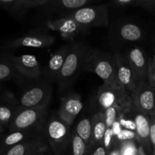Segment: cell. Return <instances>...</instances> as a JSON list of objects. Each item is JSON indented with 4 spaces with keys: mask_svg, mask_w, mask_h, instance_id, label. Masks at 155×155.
<instances>
[{
    "mask_svg": "<svg viewBox=\"0 0 155 155\" xmlns=\"http://www.w3.org/2000/svg\"><path fill=\"white\" fill-rule=\"evenodd\" d=\"M147 80L151 86L155 89V54L148 60V72Z\"/></svg>",
    "mask_w": 155,
    "mask_h": 155,
    "instance_id": "32",
    "label": "cell"
},
{
    "mask_svg": "<svg viewBox=\"0 0 155 155\" xmlns=\"http://www.w3.org/2000/svg\"><path fill=\"white\" fill-rule=\"evenodd\" d=\"M82 27H105L108 25V11L105 5L86 6L68 15Z\"/></svg>",
    "mask_w": 155,
    "mask_h": 155,
    "instance_id": "5",
    "label": "cell"
},
{
    "mask_svg": "<svg viewBox=\"0 0 155 155\" xmlns=\"http://www.w3.org/2000/svg\"><path fill=\"white\" fill-rule=\"evenodd\" d=\"M0 91H1V88H0Z\"/></svg>",
    "mask_w": 155,
    "mask_h": 155,
    "instance_id": "42",
    "label": "cell"
},
{
    "mask_svg": "<svg viewBox=\"0 0 155 155\" xmlns=\"http://www.w3.org/2000/svg\"><path fill=\"white\" fill-rule=\"evenodd\" d=\"M48 105L31 108H20L9 124L10 132L18 130H40L39 125L44 120Z\"/></svg>",
    "mask_w": 155,
    "mask_h": 155,
    "instance_id": "6",
    "label": "cell"
},
{
    "mask_svg": "<svg viewBox=\"0 0 155 155\" xmlns=\"http://www.w3.org/2000/svg\"><path fill=\"white\" fill-rule=\"evenodd\" d=\"M69 146L71 155H89V145L76 133L72 134Z\"/></svg>",
    "mask_w": 155,
    "mask_h": 155,
    "instance_id": "25",
    "label": "cell"
},
{
    "mask_svg": "<svg viewBox=\"0 0 155 155\" xmlns=\"http://www.w3.org/2000/svg\"><path fill=\"white\" fill-rule=\"evenodd\" d=\"M150 117V140L153 148V151H155V116L149 115Z\"/></svg>",
    "mask_w": 155,
    "mask_h": 155,
    "instance_id": "34",
    "label": "cell"
},
{
    "mask_svg": "<svg viewBox=\"0 0 155 155\" xmlns=\"http://www.w3.org/2000/svg\"><path fill=\"white\" fill-rule=\"evenodd\" d=\"M119 150L120 155H139L140 146L136 140L127 141L120 143Z\"/></svg>",
    "mask_w": 155,
    "mask_h": 155,
    "instance_id": "28",
    "label": "cell"
},
{
    "mask_svg": "<svg viewBox=\"0 0 155 155\" xmlns=\"http://www.w3.org/2000/svg\"><path fill=\"white\" fill-rule=\"evenodd\" d=\"M70 45H64L61 47L57 51L53 54L47 65L46 74L47 77L51 80H57L59 77L61 71L64 66L68 51H69Z\"/></svg>",
    "mask_w": 155,
    "mask_h": 155,
    "instance_id": "20",
    "label": "cell"
},
{
    "mask_svg": "<svg viewBox=\"0 0 155 155\" xmlns=\"http://www.w3.org/2000/svg\"><path fill=\"white\" fill-rule=\"evenodd\" d=\"M153 155H155V151H153Z\"/></svg>",
    "mask_w": 155,
    "mask_h": 155,
    "instance_id": "38",
    "label": "cell"
},
{
    "mask_svg": "<svg viewBox=\"0 0 155 155\" xmlns=\"http://www.w3.org/2000/svg\"><path fill=\"white\" fill-rule=\"evenodd\" d=\"M83 71L95 73L108 86H120L117 78L113 54L89 48L85 61Z\"/></svg>",
    "mask_w": 155,
    "mask_h": 155,
    "instance_id": "1",
    "label": "cell"
},
{
    "mask_svg": "<svg viewBox=\"0 0 155 155\" xmlns=\"http://www.w3.org/2000/svg\"><path fill=\"white\" fill-rule=\"evenodd\" d=\"M49 0H0V9L16 18H21L30 9L43 7Z\"/></svg>",
    "mask_w": 155,
    "mask_h": 155,
    "instance_id": "15",
    "label": "cell"
},
{
    "mask_svg": "<svg viewBox=\"0 0 155 155\" xmlns=\"http://www.w3.org/2000/svg\"><path fill=\"white\" fill-rule=\"evenodd\" d=\"M117 139L120 143L123 142H127V141L136 140V133L131 130L122 129L120 133L117 135Z\"/></svg>",
    "mask_w": 155,
    "mask_h": 155,
    "instance_id": "31",
    "label": "cell"
},
{
    "mask_svg": "<svg viewBox=\"0 0 155 155\" xmlns=\"http://www.w3.org/2000/svg\"><path fill=\"white\" fill-rule=\"evenodd\" d=\"M48 147H47V148H44V149H42L40 150V151H37V152L35 153V154L33 155H50L48 153Z\"/></svg>",
    "mask_w": 155,
    "mask_h": 155,
    "instance_id": "36",
    "label": "cell"
},
{
    "mask_svg": "<svg viewBox=\"0 0 155 155\" xmlns=\"http://www.w3.org/2000/svg\"><path fill=\"white\" fill-rule=\"evenodd\" d=\"M43 136L53 154L62 155L69 147L72 133L70 126L58 117H53L44 127Z\"/></svg>",
    "mask_w": 155,
    "mask_h": 155,
    "instance_id": "2",
    "label": "cell"
},
{
    "mask_svg": "<svg viewBox=\"0 0 155 155\" xmlns=\"http://www.w3.org/2000/svg\"><path fill=\"white\" fill-rule=\"evenodd\" d=\"M130 110L124 112L120 115L118 121H119V124L122 129L135 132V130H136V124H135L133 115H129L130 114Z\"/></svg>",
    "mask_w": 155,
    "mask_h": 155,
    "instance_id": "29",
    "label": "cell"
},
{
    "mask_svg": "<svg viewBox=\"0 0 155 155\" xmlns=\"http://www.w3.org/2000/svg\"><path fill=\"white\" fill-rule=\"evenodd\" d=\"M48 147L44 136L31 139L12 147L2 155H33L37 151Z\"/></svg>",
    "mask_w": 155,
    "mask_h": 155,
    "instance_id": "19",
    "label": "cell"
},
{
    "mask_svg": "<svg viewBox=\"0 0 155 155\" xmlns=\"http://www.w3.org/2000/svg\"><path fill=\"white\" fill-rule=\"evenodd\" d=\"M0 155H2V154H0Z\"/></svg>",
    "mask_w": 155,
    "mask_h": 155,
    "instance_id": "43",
    "label": "cell"
},
{
    "mask_svg": "<svg viewBox=\"0 0 155 155\" xmlns=\"http://www.w3.org/2000/svg\"><path fill=\"white\" fill-rule=\"evenodd\" d=\"M113 60L118 82L130 96L137 86V82L127 55L115 52L113 54Z\"/></svg>",
    "mask_w": 155,
    "mask_h": 155,
    "instance_id": "10",
    "label": "cell"
},
{
    "mask_svg": "<svg viewBox=\"0 0 155 155\" xmlns=\"http://www.w3.org/2000/svg\"><path fill=\"white\" fill-rule=\"evenodd\" d=\"M89 50V48L81 43L70 45L66 60L58 78V81L62 88H66L71 84L79 73L83 71Z\"/></svg>",
    "mask_w": 155,
    "mask_h": 155,
    "instance_id": "3",
    "label": "cell"
},
{
    "mask_svg": "<svg viewBox=\"0 0 155 155\" xmlns=\"http://www.w3.org/2000/svg\"><path fill=\"white\" fill-rule=\"evenodd\" d=\"M51 88L48 84L35 85L26 89L20 97V108H31L48 105L51 95Z\"/></svg>",
    "mask_w": 155,
    "mask_h": 155,
    "instance_id": "9",
    "label": "cell"
},
{
    "mask_svg": "<svg viewBox=\"0 0 155 155\" xmlns=\"http://www.w3.org/2000/svg\"><path fill=\"white\" fill-rule=\"evenodd\" d=\"M133 117L136 124V139L139 146L148 155H153V148L150 140L149 115L141 113L133 108Z\"/></svg>",
    "mask_w": 155,
    "mask_h": 155,
    "instance_id": "12",
    "label": "cell"
},
{
    "mask_svg": "<svg viewBox=\"0 0 155 155\" xmlns=\"http://www.w3.org/2000/svg\"><path fill=\"white\" fill-rule=\"evenodd\" d=\"M19 75L29 79H36L41 76V68L36 56L23 54L20 56L5 55Z\"/></svg>",
    "mask_w": 155,
    "mask_h": 155,
    "instance_id": "11",
    "label": "cell"
},
{
    "mask_svg": "<svg viewBox=\"0 0 155 155\" xmlns=\"http://www.w3.org/2000/svg\"><path fill=\"white\" fill-rule=\"evenodd\" d=\"M83 107L80 95L77 93L69 94L62 98L58 117L71 127Z\"/></svg>",
    "mask_w": 155,
    "mask_h": 155,
    "instance_id": "13",
    "label": "cell"
},
{
    "mask_svg": "<svg viewBox=\"0 0 155 155\" xmlns=\"http://www.w3.org/2000/svg\"><path fill=\"white\" fill-rule=\"evenodd\" d=\"M131 6H136L149 12L155 11V0H133Z\"/></svg>",
    "mask_w": 155,
    "mask_h": 155,
    "instance_id": "30",
    "label": "cell"
},
{
    "mask_svg": "<svg viewBox=\"0 0 155 155\" xmlns=\"http://www.w3.org/2000/svg\"><path fill=\"white\" fill-rule=\"evenodd\" d=\"M44 25L49 30L60 33L61 35L66 39L76 37L87 30V28L82 27L68 16L49 20L45 22Z\"/></svg>",
    "mask_w": 155,
    "mask_h": 155,
    "instance_id": "14",
    "label": "cell"
},
{
    "mask_svg": "<svg viewBox=\"0 0 155 155\" xmlns=\"http://www.w3.org/2000/svg\"><path fill=\"white\" fill-rule=\"evenodd\" d=\"M54 37L48 33L45 28L36 29L23 35L21 37L7 41L2 45V49H16L21 47L45 48L54 42Z\"/></svg>",
    "mask_w": 155,
    "mask_h": 155,
    "instance_id": "7",
    "label": "cell"
},
{
    "mask_svg": "<svg viewBox=\"0 0 155 155\" xmlns=\"http://www.w3.org/2000/svg\"><path fill=\"white\" fill-rule=\"evenodd\" d=\"M17 74L16 70L5 56L0 58V81L9 80Z\"/></svg>",
    "mask_w": 155,
    "mask_h": 155,
    "instance_id": "26",
    "label": "cell"
},
{
    "mask_svg": "<svg viewBox=\"0 0 155 155\" xmlns=\"http://www.w3.org/2000/svg\"><path fill=\"white\" fill-rule=\"evenodd\" d=\"M18 102H15L13 98L8 95L4 97L0 102V122L3 126L9 125L16 114L19 110Z\"/></svg>",
    "mask_w": 155,
    "mask_h": 155,
    "instance_id": "21",
    "label": "cell"
},
{
    "mask_svg": "<svg viewBox=\"0 0 155 155\" xmlns=\"http://www.w3.org/2000/svg\"><path fill=\"white\" fill-rule=\"evenodd\" d=\"M43 136V133L41 134L39 130H18V131L10 132L0 143V154H2L12 147Z\"/></svg>",
    "mask_w": 155,
    "mask_h": 155,
    "instance_id": "18",
    "label": "cell"
},
{
    "mask_svg": "<svg viewBox=\"0 0 155 155\" xmlns=\"http://www.w3.org/2000/svg\"><path fill=\"white\" fill-rule=\"evenodd\" d=\"M89 155H109L103 144L91 143L89 146Z\"/></svg>",
    "mask_w": 155,
    "mask_h": 155,
    "instance_id": "33",
    "label": "cell"
},
{
    "mask_svg": "<svg viewBox=\"0 0 155 155\" xmlns=\"http://www.w3.org/2000/svg\"><path fill=\"white\" fill-rule=\"evenodd\" d=\"M132 107L134 110L148 115L155 116V89L148 80L137 84L130 95Z\"/></svg>",
    "mask_w": 155,
    "mask_h": 155,
    "instance_id": "8",
    "label": "cell"
},
{
    "mask_svg": "<svg viewBox=\"0 0 155 155\" xmlns=\"http://www.w3.org/2000/svg\"><path fill=\"white\" fill-rule=\"evenodd\" d=\"M2 133V131H0V134H1Z\"/></svg>",
    "mask_w": 155,
    "mask_h": 155,
    "instance_id": "40",
    "label": "cell"
},
{
    "mask_svg": "<svg viewBox=\"0 0 155 155\" xmlns=\"http://www.w3.org/2000/svg\"><path fill=\"white\" fill-rule=\"evenodd\" d=\"M127 110H123L122 108L119 107H110L107 108V110H104V117H105V123L107 126V129H111L114 124L117 122L120 117L124 112Z\"/></svg>",
    "mask_w": 155,
    "mask_h": 155,
    "instance_id": "27",
    "label": "cell"
},
{
    "mask_svg": "<svg viewBox=\"0 0 155 155\" xmlns=\"http://www.w3.org/2000/svg\"><path fill=\"white\" fill-rule=\"evenodd\" d=\"M4 130V126H0V131H3Z\"/></svg>",
    "mask_w": 155,
    "mask_h": 155,
    "instance_id": "37",
    "label": "cell"
},
{
    "mask_svg": "<svg viewBox=\"0 0 155 155\" xmlns=\"http://www.w3.org/2000/svg\"><path fill=\"white\" fill-rule=\"evenodd\" d=\"M154 107H155V101H154Z\"/></svg>",
    "mask_w": 155,
    "mask_h": 155,
    "instance_id": "41",
    "label": "cell"
},
{
    "mask_svg": "<svg viewBox=\"0 0 155 155\" xmlns=\"http://www.w3.org/2000/svg\"><path fill=\"white\" fill-rule=\"evenodd\" d=\"M120 36L128 42L138 41L142 37V29L134 24H126L120 29Z\"/></svg>",
    "mask_w": 155,
    "mask_h": 155,
    "instance_id": "23",
    "label": "cell"
},
{
    "mask_svg": "<svg viewBox=\"0 0 155 155\" xmlns=\"http://www.w3.org/2000/svg\"><path fill=\"white\" fill-rule=\"evenodd\" d=\"M75 133L89 146L92 142V120L86 117L82 119L76 127Z\"/></svg>",
    "mask_w": 155,
    "mask_h": 155,
    "instance_id": "24",
    "label": "cell"
},
{
    "mask_svg": "<svg viewBox=\"0 0 155 155\" xmlns=\"http://www.w3.org/2000/svg\"><path fill=\"white\" fill-rule=\"evenodd\" d=\"M0 126H3V125H2V124H1V122H0ZM4 127H5V126H4Z\"/></svg>",
    "mask_w": 155,
    "mask_h": 155,
    "instance_id": "39",
    "label": "cell"
},
{
    "mask_svg": "<svg viewBox=\"0 0 155 155\" xmlns=\"http://www.w3.org/2000/svg\"><path fill=\"white\" fill-rule=\"evenodd\" d=\"M91 120L92 126V142L103 144L104 134L107 130L104 112H97Z\"/></svg>",
    "mask_w": 155,
    "mask_h": 155,
    "instance_id": "22",
    "label": "cell"
},
{
    "mask_svg": "<svg viewBox=\"0 0 155 155\" xmlns=\"http://www.w3.org/2000/svg\"><path fill=\"white\" fill-rule=\"evenodd\" d=\"M96 101L101 112L114 106L124 110H128L133 107L130 95L121 86L103 84L97 92Z\"/></svg>",
    "mask_w": 155,
    "mask_h": 155,
    "instance_id": "4",
    "label": "cell"
},
{
    "mask_svg": "<svg viewBox=\"0 0 155 155\" xmlns=\"http://www.w3.org/2000/svg\"><path fill=\"white\" fill-rule=\"evenodd\" d=\"M132 2L133 0H118L115 2V4H117L119 6H124V7H128L132 5Z\"/></svg>",
    "mask_w": 155,
    "mask_h": 155,
    "instance_id": "35",
    "label": "cell"
},
{
    "mask_svg": "<svg viewBox=\"0 0 155 155\" xmlns=\"http://www.w3.org/2000/svg\"><path fill=\"white\" fill-rule=\"evenodd\" d=\"M91 3L88 0H61V1H48L43 6L45 10L51 13L58 14L60 17L57 18L68 16L72 12L85 7L86 5Z\"/></svg>",
    "mask_w": 155,
    "mask_h": 155,
    "instance_id": "17",
    "label": "cell"
},
{
    "mask_svg": "<svg viewBox=\"0 0 155 155\" xmlns=\"http://www.w3.org/2000/svg\"><path fill=\"white\" fill-rule=\"evenodd\" d=\"M126 55L134 72L137 84L146 80L148 72V60L142 50L136 47L130 50Z\"/></svg>",
    "mask_w": 155,
    "mask_h": 155,
    "instance_id": "16",
    "label": "cell"
}]
</instances>
